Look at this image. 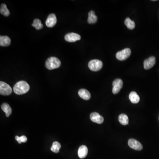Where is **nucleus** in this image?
<instances>
[{
  "label": "nucleus",
  "mask_w": 159,
  "mask_h": 159,
  "mask_svg": "<svg viewBox=\"0 0 159 159\" xmlns=\"http://www.w3.org/2000/svg\"><path fill=\"white\" fill-rule=\"evenodd\" d=\"M81 39V36L78 34L75 33H69L65 36V39L69 42H75L80 40Z\"/></svg>",
  "instance_id": "nucleus-8"
},
{
  "label": "nucleus",
  "mask_w": 159,
  "mask_h": 159,
  "mask_svg": "<svg viewBox=\"0 0 159 159\" xmlns=\"http://www.w3.org/2000/svg\"><path fill=\"white\" fill-rule=\"evenodd\" d=\"M61 148V145L60 143L58 141H55L53 143L52 146L51 148V150L53 153H58Z\"/></svg>",
  "instance_id": "nucleus-22"
},
{
  "label": "nucleus",
  "mask_w": 159,
  "mask_h": 159,
  "mask_svg": "<svg viewBox=\"0 0 159 159\" xmlns=\"http://www.w3.org/2000/svg\"><path fill=\"white\" fill-rule=\"evenodd\" d=\"M129 99L133 103L136 104L140 101V97L135 92H132L129 95Z\"/></svg>",
  "instance_id": "nucleus-16"
},
{
  "label": "nucleus",
  "mask_w": 159,
  "mask_h": 159,
  "mask_svg": "<svg viewBox=\"0 0 159 159\" xmlns=\"http://www.w3.org/2000/svg\"><path fill=\"white\" fill-rule=\"evenodd\" d=\"M119 120L120 123L123 125H125L128 124V117L126 114H120L119 117Z\"/></svg>",
  "instance_id": "nucleus-18"
},
{
  "label": "nucleus",
  "mask_w": 159,
  "mask_h": 159,
  "mask_svg": "<svg viewBox=\"0 0 159 159\" xmlns=\"http://www.w3.org/2000/svg\"><path fill=\"white\" fill-rule=\"evenodd\" d=\"M125 24L128 29L133 30L135 27V23L134 21H131L129 18H126L125 21Z\"/></svg>",
  "instance_id": "nucleus-19"
},
{
  "label": "nucleus",
  "mask_w": 159,
  "mask_h": 159,
  "mask_svg": "<svg viewBox=\"0 0 159 159\" xmlns=\"http://www.w3.org/2000/svg\"><path fill=\"white\" fill-rule=\"evenodd\" d=\"M103 64L102 61L98 59L91 60L88 63V66L90 70L93 71H98L102 69Z\"/></svg>",
  "instance_id": "nucleus-3"
},
{
  "label": "nucleus",
  "mask_w": 159,
  "mask_h": 159,
  "mask_svg": "<svg viewBox=\"0 0 159 159\" xmlns=\"http://www.w3.org/2000/svg\"><path fill=\"white\" fill-rule=\"evenodd\" d=\"M11 43V39L7 36H0V45L2 47H7L9 46Z\"/></svg>",
  "instance_id": "nucleus-15"
},
{
  "label": "nucleus",
  "mask_w": 159,
  "mask_h": 159,
  "mask_svg": "<svg viewBox=\"0 0 159 159\" xmlns=\"http://www.w3.org/2000/svg\"><path fill=\"white\" fill-rule=\"evenodd\" d=\"M32 26L35 27L36 30H38L43 28V25L41 23L40 20L38 19H35L33 21V23L32 24Z\"/></svg>",
  "instance_id": "nucleus-21"
},
{
  "label": "nucleus",
  "mask_w": 159,
  "mask_h": 159,
  "mask_svg": "<svg viewBox=\"0 0 159 159\" xmlns=\"http://www.w3.org/2000/svg\"><path fill=\"white\" fill-rule=\"evenodd\" d=\"M131 53L130 49L127 48L117 52L116 54V58L120 61H123L128 58L130 56Z\"/></svg>",
  "instance_id": "nucleus-4"
},
{
  "label": "nucleus",
  "mask_w": 159,
  "mask_h": 159,
  "mask_svg": "<svg viewBox=\"0 0 159 159\" xmlns=\"http://www.w3.org/2000/svg\"><path fill=\"white\" fill-rule=\"evenodd\" d=\"M88 153V149L85 145H82L79 148L78 151V155L79 158L83 159L85 158Z\"/></svg>",
  "instance_id": "nucleus-12"
},
{
  "label": "nucleus",
  "mask_w": 159,
  "mask_h": 159,
  "mask_svg": "<svg viewBox=\"0 0 159 159\" xmlns=\"http://www.w3.org/2000/svg\"><path fill=\"white\" fill-rule=\"evenodd\" d=\"M112 92L114 94H116L120 92L123 86V82L120 79H115L112 84Z\"/></svg>",
  "instance_id": "nucleus-6"
},
{
  "label": "nucleus",
  "mask_w": 159,
  "mask_h": 159,
  "mask_svg": "<svg viewBox=\"0 0 159 159\" xmlns=\"http://www.w3.org/2000/svg\"><path fill=\"white\" fill-rule=\"evenodd\" d=\"M90 119L94 123L98 124H102L104 121L103 116H101L97 112H93L90 114Z\"/></svg>",
  "instance_id": "nucleus-11"
},
{
  "label": "nucleus",
  "mask_w": 159,
  "mask_h": 159,
  "mask_svg": "<svg viewBox=\"0 0 159 159\" xmlns=\"http://www.w3.org/2000/svg\"><path fill=\"white\" fill-rule=\"evenodd\" d=\"M88 22L89 24L95 23L97 21L98 18L95 15V12L94 11H91L88 12Z\"/></svg>",
  "instance_id": "nucleus-14"
},
{
  "label": "nucleus",
  "mask_w": 159,
  "mask_h": 159,
  "mask_svg": "<svg viewBox=\"0 0 159 159\" xmlns=\"http://www.w3.org/2000/svg\"><path fill=\"white\" fill-rule=\"evenodd\" d=\"M156 64V58L152 56L145 59L144 62V67L145 69H149L153 67Z\"/></svg>",
  "instance_id": "nucleus-10"
},
{
  "label": "nucleus",
  "mask_w": 159,
  "mask_h": 159,
  "mask_svg": "<svg viewBox=\"0 0 159 159\" xmlns=\"http://www.w3.org/2000/svg\"><path fill=\"white\" fill-rule=\"evenodd\" d=\"M128 145L131 149L136 150H141L143 149V146L140 142L134 139H130L128 140Z\"/></svg>",
  "instance_id": "nucleus-7"
},
{
  "label": "nucleus",
  "mask_w": 159,
  "mask_h": 159,
  "mask_svg": "<svg viewBox=\"0 0 159 159\" xmlns=\"http://www.w3.org/2000/svg\"><path fill=\"white\" fill-rule=\"evenodd\" d=\"M0 12L5 16H8L10 15V11L8 9L6 5L5 4H2L1 5Z\"/></svg>",
  "instance_id": "nucleus-20"
},
{
  "label": "nucleus",
  "mask_w": 159,
  "mask_h": 159,
  "mask_svg": "<svg viewBox=\"0 0 159 159\" xmlns=\"http://www.w3.org/2000/svg\"><path fill=\"white\" fill-rule=\"evenodd\" d=\"M56 16L55 14L51 13L48 16L46 21V25L47 27H53L57 23Z\"/></svg>",
  "instance_id": "nucleus-9"
},
{
  "label": "nucleus",
  "mask_w": 159,
  "mask_h": 159,
  "mask_svg": "<svg viewBox=\"0 0 159 159\" xmlns=\"http://www.w3.org/2000/svg\"><path fill=\"white\" fill-rule=\"evenodd\" d=\"M1 109L5 113L6 117H9L12 113V109L9 104L7 103H4L1 105Z\"/></svg>",
  "instance_id": "nucleus-17"
},
{
  "label": "nucleus",
  "mask_w": 159,
  "mask_h": 159,
  "mask_svg": "<svg viewBox=\"0 0 159 159\" xmlns=\"http://www.w3.org/2000/svg\"><path fill=\"white\" fill-rule=\"evenodd\" d=\"M78 95L80 97L84 100H89L91 98V94L86 89H80L78 91Z\"/></svg>",
  "instance_id": "nucleus-13"
},
{
  "label": "nucleus",
  "mask_w": 159,
  "mask_h": 159,
  "mask_svg": "<svg viewBox=\"0 0 159 159\" xmlns=\"http://www.w3.org/2000/svg\"><path fill=\"white\" fill-rule=\"evenodd\" d=\"M15 138H16V140L18 141V142L19 143V144H21L22 142L25 143V142H26L27 141V137L25 136H22L20 137L16 136V137H15Z\"/></svg>",
  "instance_id": "nucleus-23"
},
{
  "label": "nucleus",
  "mask_w": 159,
  "mask_h": 159,
  "mask_svg": "<svg viewBox=\"0 0 159 159\" xmlns=\"http://www.w3.org/2000/svg\"><path fill=\"white\" fill-rule=\"evenodd\" d=\"M30 89L29 84L25 82L21 81L18 82L13 87V91L17 95H23L26 93Z\"/></svg>",
  "instance_id": "nucleus-1"
},
{
  "label": "nucleus",
  "mask_w": 159,
  "mask_h": 159,
  "mask_svg": "<svg viewBox=\"0 0 159 159\" xmlns=\"http://www.w3.org/2000/svg\"><path fill=\"white\" fill-rule=\"evenodd\" d=\"M12 93L11 87L3 82H0V94L1 95H9Z\"/></svg>",
  "instance_id": "nucleus-5"
},
{
  "label": "nucleus",
  "mask_w": 159,
  "mask_h": 159,
  "mask_svg": "<svg viewBox=\"0 0 159 159\" xmlns=\"http://www.w3.org/2000/svg\"><path fill=\"white\" fill-rule=\"evenodd\" d=\"M61 61L59 59L54 57L49 58L45 63V66L47 69L52 70L59 68L61 66Z\"/></svg>",
  "instance_id": "nucleus-2"
}]
</instances>
